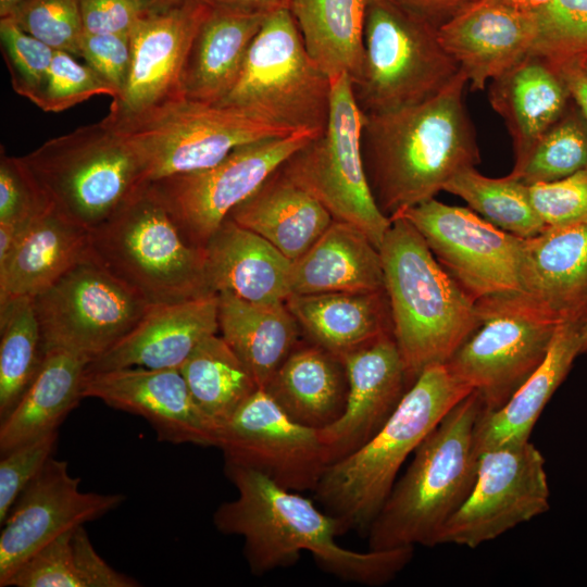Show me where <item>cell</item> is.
<instances>
[{
    "instance_id": "4316f807",
    "label": "cell",
    "mask_w": 587,
    "mask_h": 587,
    "mask_svg": "<svg viewBox=\"0 0 587 587\" xmlns=\"http://www.w3.org/2000/svg\"><path fill=\"white\" fill-rule=\"evenodd\" d=\"M488 98L512 138L514 165L566 112L572 99L557 67L533 52L489 83Z\"/></svg>"
},
{
    "instance_id": "8fae6325",
    "label": "cell",
    "mask_w": 587,
    "mask_h": 587,
    "mask_svg": "<svg viewBox=\"0 0 587 587\" xmlns=\"http://www.w3.org/2000/svg\"><path fill=\"white\" fill-rule=\"evenodd\" d=\"M109 123L139 148L150 183L211 167L239 146L295 133L232 107L186 98Z\"/></svg>"
},
{
    "instance_id": "b9f144b4",
    "label": "cell",
    "mask_w": 587,
    "mask_h": 587,
    "mask_svg": "<svg viewBox=\"0 0 587 587\" xmlns=\"http://www.w3.org/2000/svg\"><path fill=\"white\" fill-rule=\"evenodd\" d=\"M536 17L530 52L552 64L587 55V0H550Z\"/></svg>"
},
{
    "instance_id": "5b68a950",
    "label": "cell",
    "mask_w": 587,
    "mask_h": 587,
    "mask_svg": "<svg viewBox=\"0 0 587 587\" xmlns=\"http://www.w3.org/2000/svg\"><path fill=\"white\" fill-rule=\"evenodd\" d=\"M472 389L446 364L423 371L383 428L364 446L326 466L314 498L340 524L342 534L366 536L404 461L442 417Z\"/></svg>"
},
{
    "instance_id": "cb8c5ba5",
    "label": "cell",
    "mask_w": 587,
    "mask_h": 587,
    "mask_svg": "<svg viewBox=\"0 0 587 587\" xmlns=\"http://www.w3.org/2000/svg\"><path fill=\"white\" fill-rule=\"evenodd\" d=\"M218 330V295L151 305L116 345L86 372L122 367L179 369L193 349Z\"/></svg>"
},
{
    "instance_id": "30bf717a",
    "label": "cell",
    "mask_w": 587,
    "mask_h": 587,
    "mask_svg": "<svg viewBox=\"0 0 587 587\" xmlns=\"http://www.w3.org/2000/svg\"><path fill=\"white\" fill-rule=\"evenodd\" d=\"M330 105L322 134L291 154L279 167L311 193L335 221L362 230L379 249L391 220L379 209L362 153L364 113L349 75L330 78Z\"/></svg>"
},
{
    "instance_id": "484cf974",
    "label": "cell",
    "mask_w": 587,
    "mask_h": 587,
    "mask_svg": "<svg viewBox=\"0 0 587 587\" xmlns=\"http://www.w3.org/2000/svg\"><path fill=\"white\" fill-rule=\"evenodd\" d=\"M89 257V230L48 207L0 263V307L36 297Z\"/></svg>"
},
{
    "instance_id": "5bb4252c",
    "label": "cell",
    "mask_w": 587,
    "mask_h": 587,
    "mask_svg": "<svg viewBox=\"0 0 587 587\" xmlns=\"http://www.w3.org/2000/svg\"><path fill=\"white\" fill-rule=\"evenodd\" d=\"M476 304L480 323L446 366L478 395L485 412H492L540 366L558 326L495 297Z\"/></svg>"
},
{
    "instance_id": "2e32d148",
    "label": "cell",
    "mask_w": 587,
    "mask_h": 587,
    "mask_svg": "<svg viewBox=\"0 0 587 587\" xmlns=\"http://www.w3.org/2000/svg\"><path fill=\"white\" fill-rule=\"evenodd\" d=\"M545 459L528 440L483 452L475 485L438 545L476 548L549 510Z\"/></svg>"
},
{
    "instance_id": "c3c4849f",
    "label": "cell",
    "mask_w": 587,
    "mask_h": 587,
    "mask_svg": "<svg viewBox=\"0 0 587 587\" xmlns=\"http://www.w3.org/2000/svg\"><path fill=\"white\" fill-rule=\"evenodd\" d=\"M51 204L37 187L21 157L0 155V223L28 226Z\"/></svg>"
},
{
    "instance_id": "f35d334b",
    "label": "cell",
    "mask_w": 587,
    "mask_h": 587,
    "mask_svg": "<svg viewBox=\"0 0 587 587\" xmlns=\"http://www.w3.org/2000/svg\"><path fill=\"white\" fill-rule=\"evenodd\" d=\"M444 190L462 198L492 225L520 238H532L547 229L533 205L529 185L512 174L492 178L467 167L455 174Z\"/></svg>"
},
{
    "instance_id": "74e56055",
    "label": "cell",
    "mask_w": 587,
    "mask_h": 587,
    "mask_svg": "<svg viewBox=\"0 0 587 587\" xmlns=\"http://www.w3.org/2000/svg\"><path fill=\"white\" fill-rule=\"evenodd\" d=\"M179 371L196 404L220 428L259 389L243 362L216 334L204 338Z\"/></svg>"
},
{
    "instance_id": "44dd1931",
    "label": "cell",
    "mask_w": 587,
    "mask_h": 587,
    "mask_svg": "<svg viewBox=\"0 0 587 587\" xmlns=\"http://www.w3.org/2000/svg\"><path fill=\"white\" fill-rule=\"evenodd\" d=\"M554 325L587 321V222L524 239L520 289L491 296Z\"/></svg>"
},
{
    "instance_id": "d6986e66",
    "label": "cell",
    "mask_w": 587,
    "mask_h": 587,
    "mask_svg": "<svg viewBox=\"0 0 587 587\" xmlns=\"http://www.w3.org/2000/svg\"><path fill=\"white\" fill-rule=\"evenodd\" d=\"M212 8L204 0L151 7L130 32L132 67L124 93L104 117L120 123L184 98L180 79L191 42Z\"/></svg>"
},
{
    "instance_id": "7dc6e473",
    "label": "cell",
    "mask_w": 587,
    "mask_h": 587,
    "mask_svg": "<svg viewBox=\"0 0 587 587\" xmlns=\"http://www.w3.org/2000/svg\"><path fill=\"white\" fill-rule=\"evenodd\" d=\"M529 191L547 228L587 222V168L560 180L530 185Z\"/></svg>"
},
{
    "instance_id": "1f68e13d",
    "label": "cell",
    "mask_w": 587,
    "mask_h": 587,
    "mask_svg": "<svg viewBox=\"0 0 587 587\" xmlns=\"http://www.w3.org/2000/svg\"><path fill=\"white\" fill-rule=\"evenodd\" d=\"M264 390L292 421L320 430L345 410L346 369L339 358L314 344L297 346Z\"/></svg>"
},
{
    "instance_id": "60d3db41",
    "label": "cell",
    "mask_w": 587,
    "mask_h": 587,
    "mask_svg": "<svg viewBox=\"0 0 587 587\" xmlns=\"http://www.w3.org/2000/svg\"><path fill=\"white\" fill-rule=\"evenodd\" d=\"M587 168V123L566 112L532 147L510 174L527 185L550 183Z\"/></svg>"
},
{
    "instance_id": "9a60e30c",
    "label": "cell",
    "mask_w": 587,
    "mask_h": 587,
    "mask_svg": "<svg viewBox=\"0 0 587 587\" xmlns=\"http://www.w3.org/2000/svg\"><path fill=\"white\" fill-rule=\"evenodd\" d=\"M399 216L414 226L436 260L474 301L520 289L524 238L498 228L471 209L435 198Z\"/></svg>"
},
{
    "instance_id": "91938a15",
    "label": "cell",
    "mask_w": 587,
    "mask_h": 587,
    "mask_svg": "<svg viewBox=\"0 0 587 587\" xmlns=\"http://www.w3.org/2000/svg\"><path fill=\"white\" fill-rule=\"evenodd\" d=\"M580 65L587 71V55L578 59Z\"/></svg>"
},
{
    "instance_id": "836d02e7",
    "label": "cell",
    "mask_w": 587,
    "mask_h": 587,
    "mask_svg": "<svg viewBox=\"0 0 587 587\" xmlns=\"http://www.w3.org/2000/svg\"><path fill=\"white\" fill-rule=\"evenodd\" d=\"M218 329L264 389L297 347L299 324L286 302L257 303L218 294Z\"/></svg>"
},
{
    "instance_id": "816d5d0a",
    "label": "cell",
    "mask_w": 587,
    "mask_h": 587,
    "mask_svg": "<svg viewBox=\"0 0 587 587\" xmlns=\"http://www.w3.org/2000/svg\"><path fill=\"white\" fill-rule=\"evenodd\" d=\"M553 65L587 123V71L580 65L578 59L566 60Z\"/></svg>"
},
{
    "instance_id": "ee69618b",
    "label": "cell",
    "mask_w": 587,
    "mask_h": 587,
    "mask_svg": "<svg viewBox=\"0 0 587 587\" xmlns=\"http://www.w3.org/2000/svg\"><path fill=\"white\" fill-rule=\"evenodd\" d=\"M9 18L53 50L80 57V0H25Z\"/></svg>"
},
{
    "instance_id": "ab89813d",
    "label": "cell",
    "mask_w": 587,
    "mask_h": 587,
    "mask_svg": "<svg viewBox=\"0 0 587 587\" xmlns=\"http://www.w3.org/2000/svg\"><path fill=\"white\" fill-rule=\"evenodd\" d=\"M0 417L15 407L38 374L46 349L34 299L0 307Z\"/></svg>"
},
{
    "instance_id": "4dcf8cb0",
    "label": "cell",
    "mask_w": 587,
    "mask_h": 587,
    "mask_svg": "<svg viewBox=\"0 0 587 587\" xmlns=\"http://www.w3.org/2000/svg\"><path fill=\"white\" fill-rule=\"evenodd\" d=\"M285 302L312 342L340 360L392 333L385 290L294 294Z\"/></svg>"
},
{
    "instance_id": "7bdbcfd3",
    "label": "cell",
    "mask_w": 587,
    "mask_h": 587,
    "mask_svg": "<svg viewBox=\"0 0 587 587\" xmlns=\"http://www.w3.org/2000/svg\"><path fill=\"white\" fill-rule=\"evenodd\" d=\"M0 42L14 91L38 107L55 50L10 18H0Z\"/></svg>"
},
{
    "instance_id": "bcb514c9",
    "label": "cell",
    "mask_w": 587,
    "mask_h": 587,
    "mask_svg": "<svg viewBox=\"0 0 587 587\" xmlns=\"http://www.w3.org/2000/svg\"><path fill=\"white\" fill-rule=\"evenodd\" d=\"M58 430L23 442L0 460V524L24 488L39 474L57 447Z\"/></svg>"
},
{
    "instance_id": "4fadbf2b",
    "label": "cell",
    "mask_w": 587,
    "mask_h": 587,
    "mask_svg": "<svg viewBox=\"0 0 587 587\" xmlns=\"http://www.w3.org/2000/svg\"><path fill=\"white\" fill-rule=\"evenodd\" d=\"M33 299L46 351L63 349L90 362L124 338L151 307L91 254Z\"/></svg>"
},
{
    "instance_id": "9c48e42d",
    "label": "cell",
    "mask_w": 587,
    "mask_h": 587,
    "mask_svg": "<svg viewBox=\"0 0 587 587\" xmlns=\"http://www.w3.org/2000/svg\"><path fill=\"white\" fill-rule=\"evenodd\" d=\"M330 78L308 54L289 8L268 14L253 38L239 76L217 103L276 126L323 133Z\"/></svg>"
},
{
    "instance_id": "277c9868",
    "label": "cell",
    "mask_w": 587,
    "mask_h": 587,
    "mask_svg": "<svg viewBox=\"0 0 587 587\" xmlns=\"http://www.w3.org/2000/svg\"><path fill=\"white\" fill-rule=\"evenodd\" d=\"M485 411L475 391L457 403L414 451L370 526L369 549L434 547L477 477V422Z\"/></svg>"
},
{
    "instance_id": "f5cc1de1",
    "label": "cell",
    "mask_w": 587,
    "mask_h": 587,
    "mask_svg": "<svg viewBox=\"0 0 587 587\" xmlns=\"http://www.w3.org/2000/svg\"><path fill=\"white\" fill-rule=\"evenodd\" d=\"M437 26L474 0H394Z\"/></svg>"
},
{
    "instance_id": "f6af8a7d",
    "label": "cell",
    "mask_w": 587,
    "mask_h": 587,
    "mask_svg": "<svg viewBox=\"0 0 587 587\" xmlns=\"http://www.w3.org/2000/svg\"><path fill=\"white\" fill-rule=\"evenodd\" d=\"M107 95L115 98V90L88 64H80L74 55L55 50L47 85L38 108L45 112H61L87 99Z\"/></svg>"
},
{
    "instance_id": "681fc988",
    "label": "cell",
    "mask_w": 587,
    "mask_h": 587,
    "mask_svg": "<svg viewBox=\"0 0 587 587\" xmlns=\"http://www.w3.org/2000/svg\"><path fill=\"white\" fill-rule=\"evenodd\" d=\"M80 57L115 90L113 100L120 99L132 67L130 35L84 33Z\"/></svg>"
},
{
    "instance_id": "e0dca14e",
    "label": "cell",
    "mask_w": 587,
    "mask_h": 587,
    "mask_svg": "<svg viewBox=\"0 0 587 587\" xmlns=\"http://www.w3.org/2000/svg\"><path fill=\"white\" fill-rule=\"evenodd\" d=\"M217 448L225 463L296 492L313 491L328 465L319 430L292 421L261 388L221 426Z\"/></svg>"
},
{
    "instance_id": "e575fe53",
    "label": "cell",
    "mask_w": 587,
    "mask_h": 587,
    "mask_svg": "<svg viewBox=\"0 0 587 587\" xmlns=\"http://www.w3.org/2000/svg\"><path fill=\"white\" fill-rule=\"evenodd\" d=\"M89 360L63 349L46 351L42 365L15 407L1 419V454L58 430L83 399V379Z\"/></svg>"
},
{
    "instance_id": "7402d4cb",
    "label": "cell",
    "mask_w": 587,
    "mask_h": 587,
    "mask_svg": "<svg viewBox=\"0 0 587 587\" xmlns=\"http://www.w3.org/2000/svg\"><path fill=\"white\" fill-rule=\"evenodd\" d=\"M348 392L340 417L319 430L328 465L371 440L391 417L410 387L392 333L341 358Z\"/></svg>"
},
{
    "instance_id": "9f6ffc18",
    "label": "cell",
    "mask_w": 587,
    "mask_h": 587,
    "mask_svg": "<svg viewBox=\"0 0 587 587\" xmlns=\"http://www.w3.org/2000/svg\"><path fill=\"white\" fill-rule=\"evenodd\" d=\"M25 0H0V18H9Z\"/></svg>"
},
{
    "instance_id": "11a10c76",
    "label": "cell",
    "mask_w": 587,
    "mask_h": 587,
    "mask_svg": "<svg viewBox=\"0 0 587 587\" xmlns=\"http://www.w3.org/2000/svg\"><path fill=\"white\" fill-rule=\"evenodd\" d=\"M514 9L536 13L542 9L550 0H497Z\"/></svg>"
},
{
    "instance_id": "680465c9",
    "label": "cell",
    "mask_w": 587,
    "mask_h": 587,
    "mask_svg": "<svg viewBox=\"0 0 587 587\" xmlns=\"http://www.w3.org/2000/svg\"><path fill=\"white\" fill-rule=\"evenodd\" d=\"M149 1L152 2L153 4H167V3H172L178 0H149Z\"/></svg>"
},
{
    "instance_id": "6da1fadb",
    "label": "cell",
    "mask_w": 587,
    "mask_h": 587,
    "mask_svg": "<svg viewBox=\"0 0 587 587\" xmlns=\"http://www.w3.org/2000/svg\"><path fill=\"white\" fill-rule=\"evenodd\" d=\"M237 497L213 513L215 528L243 538V557L255 576L289 567L302 551L311 552L326 574L346 583L380 587L410 563L413 547L354 551L340 546L339 522L300 492L287 490L264 475L232 463L224 464Z\"/></svg>"
},
{
    "instance_id": "f907efd6",
    "label": "cell",
    "mask_w": 587,
    "mask_h": 587,
    "mask_svg": "<svg viewBox=\"0 0 587 587\" xmlns=\"http://www.w3.org/2000/svg\"><path fill=\"white\" fill-rule=\"evenodd\" d=\"M153 5L149 0H80L84 33L129 35Z\"/></svg>"
},
{
    "instance_id": "d6a6232c",
    "label": "cell",
    "mask_w": 587,
    "mask_h": 587,
    "mask_svg": "<svg viewBox=\"0 0 587 587\" xmlns=\"http://www.w3.org/2000/svg\"><path fill=\"white\" fill-rule=\"evenodd\" d=\"M579 330L578 325H559L544 362L534 374L503 407L483 412L475 430L479 454L529 440L542 410L567 376L575 358L580 354Z\"/></svg>"
},
{
    "instance_id": "d590c367",
    "label": "cell",
    "mask_w": 587,
    "mask_h": 587,
    "mask_svg": "<svg viewBox=\"0 0 587 587\" xmlns=\"http://www.w3.org/2000/svg\"><path fill=\"white\" fill-rule=\"evenodd\" d=\"M369 0H290L305 50L329 78L360 75Z\"/></svg>"
},
{
    "instance_id": "3957f363",
    "label": "cell",
    "mask_w": 587,
    "mask_h": 587,
    "mask_svg": "<svg viewBox=\"0 0 587 587\" xmlns=\"http://www.w3.org/2000/svg\"><path fill=\"white\" fill-rule=\"evenodd\" d=\"M379 253L392 336L411 386L426 369L446 364L477 328V304L405 218L391 220Z\"/></svg>"
},
{
    "instance_id": "6f0895ef",
    "label": "cell",
    "mask_w": 587,
    "mask_h": 587,
    "mask_svg": "<svg viewBox=\"0 0 587 587\" xmlns=\"http://www.w3.org/2000/svg\"><path fill=\"white\" fill-rule=\"evenodd\" d=\"M579 335H580V354H584V353H587V321L580 327Z\"/></svg>"
},
{
    "instance_id": "83f0119b",
    "label": "cell",
    "mask_w": 587,
    "mask_h": 587,
    "mask_svg": "<svg viewBox=\"0 0 587 587\" xmlns=\"http://www.w3.org/2000/svg\"><path fill=\"white\" fill-rule=\"evenodd\" d=\"M385 290L379 249L358 227L333 221L323 235L292 261L291 295Z\"/></svg>"
},
{
    "instance_id": "ba28073f",
    "label": "cell",
    "mask_w": 587,
    "mask_h": 587,
    "mask_svg": "<svg viewBox=\"0 0 587 587\" xmlns=\"http://www.w3.org/2000/svg\"><path fill=\"white\" fill-rule=\"evenodd\" d=\"M460 67L438 38V26L394 0H369L364 57L352 82L363 113L425 101L445 89Z\"/></svg>"
},
{
    "instance_id": "d4e9b609",
    "label": "cell",
    "mask_w": 587,
    "mask_h": 587,
    "mask_svg": "<svg viewBox=\"0 0 587 587\" xmlns=\"http://www.w3.org/2000/svg\"><path fill=\"white\" fill-rule=\"evenodd\" d=\"M202 250L212 292L257 303L285 302L291 295L292 261L232 218L223 221Z\"/></svg>"
},
{
    "instance_id": "8992f818",
    "label": "cell",
    "mask_w": 587,
    "mask_h": 587,
    "mask_svg": "<svg viewBox=\"0 0 587 587\" xmlns=\"http://www.w3.org/2000/svg\"><path fill=\"white\" fill-rule=\"evenodd\" d=\"M21 159L52 208L88 230L150 183L139 148L104 118L51 138Z\"/></svg>"
},
{
    "instance_id": "f1b7e54d",
    "label": "cell",
    "mask_w": 587,
    "mask_h": 587,
    "mask_svg": "<svg viewBox=\"0 0 587 587\" xmlns=\"http://www.w3.org/2000/svg\"><path fill=\"white\" fill-rule=\"evenodd\" d=\"M227 217L266 239L291 261L301 257L334 221L311 193L279 168Z\"/></svg>"
},
{
    "instance_id": "db71d44e",
    "label": "cell",
    "mask_w": 587,
    "mask_h": 587,
    "mask_svg": "<svg viewBox=\"0 0 587 587\" xmlns=\"http://www.w3.org/2000/svg\"><path fill=\"white\" fill-rule=\"evenodd\" d=\"M211 8L247 15H263L289 8L290 0H204Z\"/></svg>"
},
{
    "instance_id": "7a4b0ae2",
    "label": "cell",
    "mask_w": 587,
    "mask_h": 587,
    "mask_svg": "<svg viewBox=\"0 0 587 587\" xmlns=\"http://www.w3.org/2000/svg\"><path fill=\"white\" fill-rule=\"evenodd\" d=\"M460 70L439 93L400 109L364 113L362 153L374 198L390 220L444 190L478 164L479 149L464 102Z\"/></svg>"
},
{
    "instance_id": "603a6c76",
    "label": "cell",
    "mask_w": 587,
    "mask_h": 587,
    "mask_svg": "<svg viewBox=\"0 0 587 587\" xmlns=\"http://www.w3.org/2000/svg\"><path fill=\"white\" fill-rule=\"evenodd\" d=\"M536 35V13L497 0H474L438 26L440 43L472 91L484 90L530 53Z\"/></svg>"
},
{
    "instance_id": "f546056e",
    "label": "cell",
    "mask_w": 587,
    "mask_h": 587,
    "mask_svg": "<svg viewBox=\"0 0 587 587\" xmlns=\"http://www.w3.org/2000/svg\"><path fill=\"white\" fill-rule=\"evenodd\" d=\"M266 16L213 9L188 51L180 79L184 98L220 103L234 87L249 47Z\"/></svg>"
},
{
    "instance_id": "ac0fdd59",
    "label": "cell",
    "mask_w": 587,
    "mask_h": 587,
    "mask_svg": "<svg viewBox=\"0 0 587 587\" xmlns=\"http://www.w3.org/2000/svg\"><path fill=\"white\" fill-rule=\"evenodd\" d=\"M79 484L66 461L51 457L20 494L1 525V587L50 541L103 516L125 500L122 494L82 491Z\"/></svg>"
},
{
    "instance_id": "52a82bcc",
    "label": "cell",
    "mask_w": 587,
    "mask_h": 587,
    "mask_svg": "<svg viewBox=\"0 0 587 587\" xmlns=\"http://www.w3.org/2000/svg\"><path fill=\"white\" fill-rule=\"evenodd\" d=\"M91 258L150 305L211 291L203 250L182 235L150 183L89 230Z\"/></svg>"
},
{
    "instance_id": "7c38bea8",
    "label": "cell",
    "mask_w": 587,
    "mask_h": 587,
    "mask_svg": "<svg viewBox=\"0 0 587 587\" xmlns=\"http://www.w3.org/2000/svg\"><path fill=\"white\" fill-rule=\"evenodd\" d=\"M320 134L298 130L252 141L235 148L211 167L162 177L151 182L150 186L184 238L203 249L235 207Z\"/></svg>"
},
{
    "instance_id": "8d00e7d4",
    "label": "cell",
    "mask_w": 587,
    "mask_h": 587,
    "mask_svg": "<svg viewBox=\"0 0 587 587\" xmlns=\"http://www.w3.org/2000/svg\"><path fill=\"white\" fill-rule=\"evenodd\" d=\"M13 587H136L138 582L115 571L93 548L84 525L63 533L11 577Z\"/></svg>"
},
{
    "instance_id": "ffe728a7",
    "label": "cell",
    "mask_w": 587,
    "mask_h": 587,
    "mask_svg": "<svg viewBox=\"0 0 587 587\" xmlns=\"http://www.w3.org/2000/svg\"><path fill=\"white\" fill-rule=\"evenodd\" d=\"M82 396L143 417L160 441L218 445L220 426L196 404L179 369L85 372Z\"/></svg>"
}]
</instances>
